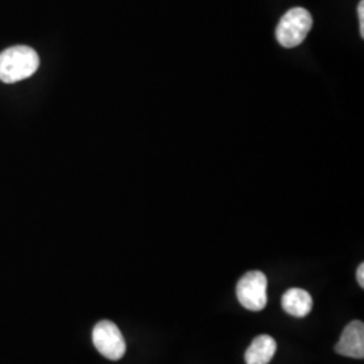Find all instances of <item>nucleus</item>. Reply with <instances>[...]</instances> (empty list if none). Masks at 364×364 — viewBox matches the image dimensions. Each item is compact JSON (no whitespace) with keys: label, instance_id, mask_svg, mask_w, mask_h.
Here are the masks:
<instances>
[{"label":"nucleus","instance_id":"423d86ee","mask_svg":"<svg viewBox=\"0 0 364 364\" xmlns=\"http://www.w3.org/2000/svg\"><path fill=\"white\" fill-rule=\"evenodd\" d=\"M281 304L285 312L301 318L308 316L312 311L313 299L306 290L291 287L282 296Z\"/></svg>","mask_w":364,"mask_h":364},{"label":"nucleus","instance_id":"6e6552de","mask_svg":"<svg viewBox=\"0 0 364 364\" xmlns=\"http://www.w3.org/2000/svg\"><path fill=\"white\" fill-rule=\"evenodd\" d=\"M358 15H359V21H360V34L362 38H364V1L360 0L359 6H358Z\"/></svg>","mask_w":364,"mask_h":364},{"label":"nucleus","instance_id":"f257e3e1","mask_svg":"<svg viewBox=\"0 0 364 364\" xmlns=\"http://www.w3.org/2000/svg\"><path fill=\"white\" fill-rule=\"evenodd\" d=\"M39 66L37 52L25 45H18L0 53V81L14 84L31 77Z\"/></svg>","mask_w":364,"mask_h":364},{"label":"nucleus","instance_id":"1a4fd4ad","mask_svg":"<svg viewBox=\"0 0 364 364\" xmlns=\"http://www.w3.org/2000/svg\"><path fill=\"white\" fill-rule=\"evenodd\" d=\"M356 279H358V284L360 285V287H364V264L360 263L359 267H358V272H356Z\"/></svg>","mask_w":364,"mask_h":364},{"label":"nucleus","instance_id":"7ed1b4c3","mask_svg":"<svg viewBox=\"0 0 364 364\" xmlns=\"http://www.w3.org/2000/svg\"><path fill=\"white\" fill-rule=\"evenodd\" d=\"M236 296L243 308L251 312H259L267 305V277L262 272H248L237 285Z\"/></svg>","mask_w":364,"mask_h":364},{"label":"nucleus","instance_id":"0eeeda50","mask_svg":"<svg viewBox=\"0 0 364 364\" xmlns=\"http://www.w3.org/2000/svg\"><path fill=\"white\" fill-rule=\"evenodd\" d=\"M277 351V343L269 335H260L254 338L245 353L247 364H269Z\"/></svg>","mask_w":364,"mask_h":364},{"label":"nucleus","instance_id":"20e7f679","mask_svg":"<svg viewBox=\"0 0 364 364\" xmlns=\"http://www.w3.org/2000/svg\"><path fill=\"white\" fill-rule=\"evenodd\" d=\"M92 341L96 350L109 360H119L126 353V341L112 321L103 320L97 323L92 332Z\"/></svg>","mask_w":364,"mask_h":364},{"label":"nucleus","instance_id":"39448f33","mask_svg":"<svg viewBox=\"0 0 364 364\" xmlns=\"http://www.w3.org/2000/svg\"><path fill=\"white\" fill-rule=\"evenodd\" d=\"M335 350L338 355L363 359L364 358V324L359 320L351 321L344 328L341 336L338 338Z\"/></svg>","mask_w":364,"mask_h":364},{"label":"nucleus","instance_id":"f03ea898","mask_svg":"<svg viewBox=\"0 0 364 364\" xmlns=\"http://www.w3.org/2000/svg\"><path fill=\"white\" fill-rule=\"evenodd\" d=\"M312 26L311 13L302 7H294L281 18L275 30V37L279 45L291 49L305 41Z\"/></svg>","mask_w":364,"mask_h":364}]
</instances>
